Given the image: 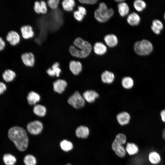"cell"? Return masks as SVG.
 <instances>
[{
    "label": "cell",
    "mask_w": 165,
    "mask_h": 165,
    "mask_svg": "<svg viewBox=\"0 0 165 165\" xmlns=\"http://www.w3.org/2000/svg\"><path fill=\"white\" fill-rule=\"evenodd\" d=\"M160 116L162 121L165 123V109L161 111Z\"/></svg>",
    "instance_id": "obj_43"
},
{
    "label": "cell",
    "mask_w": 165,
    "mask_h": 165,
    "mask_svg": "<svg viewBox=\"0 0 165 165\" xmlns=\"http://www.w3.org/2000/svg\"><path fill=\"white\" fill-rule=\"evenodd\" d=\"M126 150L130 155H132L138 153V148L135 144L133 143H128L126 145Z\"/></svg>",
    "instance_id": "obj_30"
},
{
    "label": "cell",
    "mask_w": 165,
    "mask_h": 165,
    "mask_svg": "<svg viewBox=\"0 0 165 165\" xmlns=\"http://www.w3.org/2000/svg\"><path fill=\"white\" fill-rule=\"evenodd\" d=\"M112 148L116 154L120 157H123L126 155V150L122 145L114 141L112 144Z\"/></svg>",
    "instance_id": "obj_13"
},
{
    "label": "cell",
    "mask_w": 165,
    "mask_h": 165,
    "mask_svg": "<svg viewBox=\"0 0 165 165\" xmlns=\"http://www.w3.org/2000/svg\"><path fill=\"white\" fill-rule=\"evenodd\" d=\"M163 27V23L159 20L155 19L153 20L151 29L155 34L156 35L159 34Z\"/></svg>",
    "instance_id": "obj_21"
},
{
    "label": "cell",
    "mask_w": 165,
    "mask_h": 165,
    "mask_svg": "<svg viewBox=\"0 0 165 165\" xmlns=\"http://www.w3.org/2000/svg\"><path fill=\"white\" fill-rule=\"evenodd\" d=\"M6 40L12 46H15L18 44L20 40V36L16 31L14 30L9 31L6 37Z\"/></svg>",
    "instance_id": "obj_7"
},
{
    "label": "cell",
    "mask_w": 165,
    "mask_h": 165,
    "mask_svg": "<svg viewBox=\"0 0 165 165\" xmlns=\"http://www.w3.org/2000/svg\"><path fill=\"white\" fill-rule=\"evenodd\" d=\"M53 85L54 91L61 94L67 86V82L64 80L59 79L54 82Z\"/></svg>",
    "instance_id": "obj_14"
},
{
    "label": "cell",
    "mask_w": 165,
    "mask_h": 165,
    "mask_svg": "<svg viewBox=\"0 0 165 165\" xmlns=\"http://www.w3.org/2000/svg\"><path fill=\"white\" fill-rule=\"evenodd\" d=\"M148 159L151 163L153 164H157L161 160L160 155L156 152H151L148 155Z\"/></svg>",
    "instance_id": "obj_29"
},
{
    "label": "cell",
    "mask_w": 165,
    "mask_h": 165,
    "mask_svg": "<svg viewBox=\"0 0 165 165\" xmlns=\"http://www.w3.org/2000/svg\"><path fill=\"white\" fill-rule=\"evenodd\" d=\"M27 99L28 104L33 105H35L40 101V97L37 93L31 91L28 93Z\"/></svg>",
    "instance_id": "obj_22"
},
{
    "label": "cell",
    "mask_w": 165,
    "mask_h": 165,
    "mask_svg": "<svg viewBox=\"0 0 165 165\" xmlns=\"http://www.w3.org/2000/svg\"><path fill=\"white\" fill-rule=\"evenodd\" d=\"M104 40L106 45L110 47L116 46L118 43L117 37L113 34L106 35L104 38Z\"/></svg>",
    "instance_id": "obj_17"
},
{
    "label": "cell",
    "mask_w": 165,
    "mask_h": 165,
    "mask_svg": "<svg viewBox=\"0 0 165 165\" xmlns=\"http://www.w3.org/2000/svg\"><path fill=\"white\" fill-rule=\"evenodd\" d=\"M61 72L58 62H56L52 65L51 68H49L46 71L47 73L51 76H59Z\"/></svg>",
    "instance_id": "obj_18"
},
{
    "label": "cell",
    "mask_w": 165,
    "mask_h": 165,
    "mask_svg": "<svg viewBox=\"0 0 165 165\" xmlns=\"http://www.w3.org/2000/svg\"><path fill=\"white\" fill-rule=\"evenodd\" d=\"M78 10L84 16H85L86 14V9L82 6H78Z\"/></svg>",
    "instance_id": "obj_42"
},
{
    "label": "cell",
    "mask_w": 165,
    "mask_h": 165,
    "mask_svg": "<svg viewBox=\"0 0 165 165\" xmlns=\"http://www.w3.org/2000/svg\"><path fill=\"white\" fill-rule=\"evenodd\" d=\"M73 46L78 49L80 52V58H85L88 56L91 53L92 46L87 41L80 37L75 39L73 42Z\"/></svg>",
    "instance_id": "obj_4"
},
{
    "label": "cell",
    "mask_w": 165,
    "mask_h": 165,
    "mask_svg": "<svg viewBox=\"0 0 165 165\" xmlns=\"http://www.w3.org/2000/svg\"><path fill=\"white\" fill-rule=\"evenodd\" d=\"M60 2V0H48L47 1L46 3L50 8L55 9L58 8Z\"/></svg>",
    "instance_id": "obj_34"
},
{
    "label": "cell",
    "mask_w": 165,
    "mask_h": 165,
    "mask_svg": "<svg viewBox=\"0 0 165 165\" xmlns=\"http://www.w3.org/2000/svg\"><path fill=\"white\" fill-rule=\"evenodd\" d=\"M134 49L137 54L145 56L151 53L153 50V46L149 41L144 39L135 42L134 45Z\"/></svg>",
    "instance_id": "obj_3"
},
{
    "label": "cell",
    "mask_w": 165,
    "mask_h": 165,
    "mask_svg": "<svg viewBox=\"0 0 165 165\" xmlns=\"http://www.w3.org/2000/svg\"><path fill=\"white\" fill-rule=\"evenodd\" d=\"M163 17H164V20H165V13H164V14Z\"/></svg>",
    "instance_id": "obj_45"
},
{
    "label": "cell",
    "mask_w": 165,
    "mask_h": 165,
    "mask_svg": "<svg viewBox=\"0 0 165 165\" xmlns=\"http://www.w3.org/2000/svg\"><path fill=\"white\" fill-rule=\"evenodd\" d=\"M8 135L18 150L23 151L27 149L28 138L26 132L23 128L18 126L13 127L9 130Z\"/></svg>",
    "instance_id": "obj_1"
},
{
    "label": "cell",
    "mask_w": 165,
    "mask_h": 165,
    "mask_svg": "<svg viewBox=\"0 0 165 165\" xmlns=\"http://www.w3.org/2000/svg\"><path fill=\"white\" fill-rule=\"evenodd\" d=\"M60 145L61 148L64 151H68L71 150L73 147L72 143L67 140H64L61 141Z\"/></svg>",
    "instance_id": "obj_32"
},
{
    "label": "cell",
    "mask_w": 165,
    "mask_h": 165,
    "mask_svg": "<svg viewBox=\"0 0 165 165\" xmlns=\"http://www.w3.org/2000/svg\"><path fill=\"white\" fill-rule=\"evenodd\" d=\"M21 58L23 63L25 66L32 67L34 65L35 57L32 53L29 52L23 53L21 55Z\"/></svg>",
    "instance_id": "obj_8"
},
{
    "label": "cell",
    "mask_w": 165,
    "mask_h": 165,
    "mask_svg": "<svg viewBox=\"0 0 165 165\" xmlns=\"http://www.w3.org/2000/svg\"><path fill=\"white\" fill-rule=\"evenodd\" d=\"M34 9L36 13L38 14L41 13V7L40 1H35L34 2Z\"/></svg>",
    "instance_id": "obj_38"
},
{
    "label": "cell",
    "mask_w": 165,
    "mask_h": 165,
    "mask_svg": "<svg viewBox=\"0 0 165 165\" xmlns=\"http://www.w3.org/2000/svg\"><path fill=\"white\" fill-rule=\"evenodd\" d=\"M101 78L103 83L109 84L112 83L114 81L115 75L112 72L106 70L102 73Z\"/></svg>",
    "instance_id": "obj_15"
},
{
    "label": "cell",
    "mask_w": 165,
    "mask_h": 165,
    "mask_svg": "<svg viewBox=\"0 0 165 165\" xmlns=\"http://www.w3.org/2000/svg\"><path fill=\"white\" fill-rule=\"evenodd\" d=\"M24 163L25 165H35L36 160L35 158L31 155H27L24 159Z\"/></svg>",
    "instance_id": "obj_33"
},
{
    "label": "cell",
    "mask_w": 165,
    "mask_h": 165,
    "mask_svg": "<svg viewBox=\"0 0 165 165\" xmlns=\"http://www.w3.org/2000/svg\"><path fill=\"white\" fill-rule=\"evenodd\" d=\"M99 96V95L97 93L92 90H88L85 91L82 95V97L84 100L89 103L94 102Z\"/></svg>",
    "instance_id": "obj_10"
},
{
    "label": "cell",
    "mask_w": 165,
    "mask_h": 165,
    "mask_svg": "<svg viewBox=\"0 0 165 165\" xmlns=\"http://www.w3.org/2000/svg\"><path fill=\"white\" fill-rule=\"evenodd\" d=\"M131 119L130 115L127 112H120L116 116V119L120 125L122 126L128 124Z\"/></svg>",
    "instance_id": "obj_12"
},
{
    "label": "cell",
    "mask_w": 165,
    "mask_h": 165,
    "mask_svg": "<svg viewBox=\"0 0 165 165\" xmlns=\"http://www.w3.org/2000/svg\"><path fill=\"white\" fill-rule=\"evenodd\" d=\"M16 75V73L14 71L9 69L5 70L2 75L4 80L7 82L12 81Z\"/></svg>",
    "instance_id": "obj_26"
},
{
    "label": "cell",
    "mask_w": 165,
    "mask_h": 165,
    "mask_svg": "<svg viewBox=\"0 0 165 165\" xmlns=\"http://www.w3.org/2000/svg\"><path fill=\"white\" fill-rule=\"evenodd\" d=\"M69 68L71 72L74 75L79 74L82 70V65L79 61L72 60L69 63Z\"/></svg>",
    "instance_id": "obj_11"
},
{
    "label": "cell",
    "mask_w": 165,
    "mask_h": 165,
    "mask_svg": "<svg viewBox=\"0 0 165 165\" xmlns=\"http://www.w3.org/2000/svg\"><path fill=\"white\" fill-rule=\"evenodd\" d=\"M68 102L76 109H79L83 107L85 104V100L82 96L77 91H75L69 97Z\"/></svg>",
    "instance_id": "obj_5"
},
{
    "label": "cell",
    "mask_w": 165,
    "mask_h": 165,
    "mask_svg": "<svg viewBox=\"0 0 165 165\" xmlns=\"http://www.w3.org/2000/svg\"><path fill=\"white\" fill-rule=\"evenodd\" d=\"M6 89V85L3 82H0V95L3 94Z\"/></svg>",
    "instance_id": "obj_41"
},
{
    "label": "cell",
    "mask_w": 165,
    "mask_h": 165,
    "mask_svg": "<svg viewBox=\"0 0 165 165\" xmlns=\"http://www.w3.org/2000/svg\"><path fill=\"white\" fill-rule=\"evenodd\" d=\"M116 2H119V3H121V2H123L124 1V0H115Z\"/></svg>",
    "instance_id": "obj_44"
},
{
    "label": "cell",
    "mask_w": 165,
    "mask_h": 165,
    "mask_svg": "<svg viewBox=\"0 0 165 165\" xmlns=\"http://www.w3.org/2000/svg\"><path fill=\"white\" fill-rule=\"evenodd\" d=\"M66 165H71L70 164H68Z\"/></svg>",
    "instance_id": "obj_46"
},
{
    "label": "cell",
    "mask_w": 165,
    "mask_h": 165,
    "mask_svg": "<svg viewBox=\"0 0 165 165\" xmlns=\"http://www.w3.org/2000/svg\"><path fill=\"white\" fill-rule=\"evenodd\" d=\"M94 53L98 55H102L105 54L107 51L106 46L103 43L97 42L95 43L94 46Z\"/></svg>",
    "instance_id": "obj_20"
},
{
    "label": "cell",
    "mask_w": 165,
    "mask_h": 165,
    "mask_svg": "<svg viewBox=\"0 0 165 165\" xmlns=\"http://www.w3.org/2000/svg\"><path fill=\"white\" fill-rule=\"evenodd\" d=\"M118 12L122 17L127 15L129 12V8L127 4L125 2L119 3L118 5Z\"/></svg>",
    "instance_id": "obj_25"
},
{
    "label": "cell",
    "mask_w": 165,
    "mask_h": 165,
    "mask_svg": "<svg viewBox=\"0 0 165 165\" xmlns=\"http://www.w3.org/2000/svg\"><path fill=\"white\" fill-rule=\"evenodd\" d=\"M78 1L81 3L88 4H94L98 1L97 0H79Z\"/></svg>",
    "instance_id": "obj_39"
},
{
    "label": "cell",
    "mask_w": 165,
    "mask_h": 165,
    "mask_svg": "<svg viewBox=\"0 0 165 165\" xmlns=\"http://www.w3.org/2000/svg\"><path fill=\"white\" fill-rule=\"evenodd\" d=\"M6 43L3 38L0 36V51L2 50L5 48Z\"/></svg>",
    "instance_id": "obj_40"
},
{
    "label": "cell",
    "mask_w": 165,
    "mask_h": 165,
    "mask_svg": "<svg viewBox=\"0 0 165 165\" xmlns=\"http://www.w3.org/2000/svg\"><path fill=\"white\" fill-rule=\"evenodd\" d=\"M75 134L78 138H86L89 135V130L88 127L86 126H80L78 127L76 129Z\"/></svg>",
    "instance_id": "obj_19"
},
{
    "label": "cell",
    "mask_w": 165,
    "mask_h": 165,
    "mask_svg": "<svg viewBox=\"0 0 165 165\" xmlns=\"http://www.w3.org/2000/svg\"><path fill=\"white\" fill-rule=\"evenodd\" d=\"M20 31L21 34L20 35L24 39H29L33 38L34 36V33L33 28L30 25L22 26L20 28Z\"/></svg>",
    "instance_id": "obj_9"
},
{
    "label": "cell",
    "mask_w": 165,
    "mask_h": 165,
    "mask_svg": "<svg viewBox=\"0 0 165 165\" xmlns=\"http://www.w3.org/2000/svg\"><path fill=\"white\" fill-rule=\"evenodd\" d=\"M41 7V13L44 14L48 12L47 5L46 2L44 0L40 1Z\"/></svg>",
    "instance_id": "obj_37"
},
{
    "label": "cell",
    "mask_w": 165,
    "mask_h": 165,
    "mask_svg": "<svg viewBox=\"0 0 165 165\" xmlns=\"http://www.w3.org/2000/svg\"><path fill=\"white\" fill-rule=\"evenodd\" d=\"M73 13L75 19L78 21H81L84 18V16L78 10L75 11Z\"/></svg>",
    "instance_id": "obj_36"
},
{
    "label": "cell",
    "mask_w": 165,
    "mask_h": 165,
    "mask_svg": "<svg viewBox=\"0 0 165 165\" xmlns=\"http://www.w3.org/2000/svg\"><path fill=\"white\" fill-rule=\"evenodd\" d=\"M133 6L137 11L141 12L145 9L146 4L142 0H136L133 2Z\"/></svg>",
    "instance_id": "obj_31"
},
{
    "label": "cell",
    "mask_w": 165,
    "mask_h": 165,
    "mask_svg": "<svg viewBox=\"0 0 165 165\" xmlns=\"http://www.w3.org/2000/svg\"><path fill=\"white\" fill-rule=\"evenodd\" d=\"M4 163L6 165H14L16 162V157L10 154H6L3 157Z\"/></svg>",
    "instance_id": "obj_28"
},
{
    "label": "cell",
    "mask_w": 165,
    "mask_h": 165,
    "mask_svg": "<svg viewBox=\"0 0 165 165\" xmlns=\"http://www.w3.org/2000/svg\"><path fill=\"white\" fill-rule=\"evenodd\" d=\"M46 108L43 105H37L34 106L33 111L36 115L43 117L45 116L46 113Z\"/></svg>",
    "instance_id": "obj_27"
},
{
    "label": "cell",
    "mask_w": 165,
    "mask_h": 165,
    "mask_svg": "<svg viewBox=\"0 0 165 165\" xmlns=\"http://www.w3.org/2000/svg\"><path fill=\"white\" fill-rule=\"evenodd\" d=\"M126 141V138L125 135L123 134L120 133L118 134L116 136L114 141L117 142L123 145L124 144Z\"/></svg>",
    "instance_id": "obj_35"
},
{
    "label": "cell",
    "mask_w": 165,
    "mask_h": 165,
    "mask_svg": "<svg viewBox=\"0 0 165 165\" xmlns=\"http://www.w3.org/2000/svg\"><path fill=\"white\" fill-rule=\"evenodd\" d=\"M62 7L66 12H71L74 9L75 2L74 0H63L61 2Z\"/></svg>",
    "instance_id": "obj_23"
},
{
    "label": "cell",
    "mask_w": 165,
    "mask_h": 165,
    "mask_svg": "<svg viewBox=\"0 0 165 165\" xmlns=\"http://www.w3.org/2000/svg\"><path fill=\"white\" fill-rule=\"evenodd\" d=\"M113 10L108 9L106 4L102 2L100 3L98 8L94 12L95 19L99 22L104 23L108 21L113 15Z\"/></svg>",
    "instance_id": "obj_2"
},
{
    "label": "cell",
    "mask_w": 165,
    "mask_h": 165,
    "mask_svg": "<svg viewBox=\"0 0 165 165\" xmlns=\"http://www.w3.org/2000/svg\"><path fill=\"white\" fill-rule=\"evenodd\" d=\"M121 84L124 88L127 90H130L133 87L134 82L131 77L127 76L123 78L121 81Z\"/></svg>",
    "instance_id": "obj_24"
},
{
    "label": "cell",
    "mask_w": 165,
    "mask_h": 165,
    "mask_svg": "<svg viewBox=\"0 0 165 165\" xmlns=\"http://www.w3.org/2000/svg\"><path fill=\"white\" fill-rule=\"evenodd\" d=\"M27 127L30 133L36 135L41 132L43 128V124L38 120H35L28 123Z\"/></svg>",
    "instance_id": "obj_6"
},
{
    "label": "cell",
    "mask_w": 165,
    "mask_h": 165,
    "mask_svg": "<svg viewBox=\"0 0 165 165\" xmlns=\"http://www.w3.org/2000/svg\"><path fill=\"white\" fill-rule=\"evenodd\" d=\"M141 18L139 15L134 12L129 14L127 18V23L132 26H137L139 24Z\"/></svg>",
    "instance_id": "obj_16"
}]
</instances>
